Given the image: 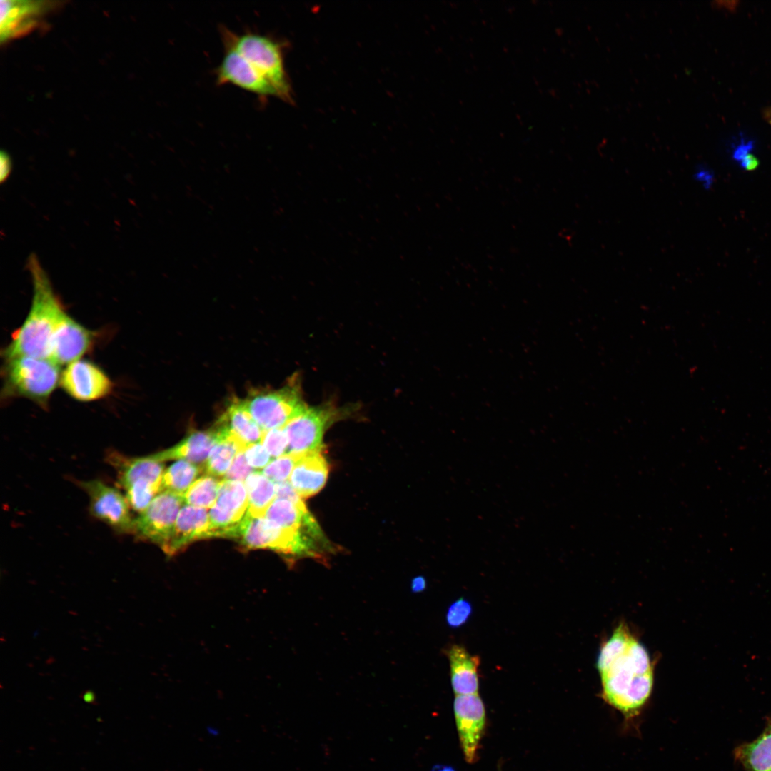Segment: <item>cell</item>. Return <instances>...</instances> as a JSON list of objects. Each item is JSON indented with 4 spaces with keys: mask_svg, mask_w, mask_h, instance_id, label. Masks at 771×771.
Listing matches in <instances>:
<instances>
[{
    "mask_svg": "<svg viewBox=\"0 0 771 771\" xmlns=\"http://www.w3.org/2000/svg\"><path fill=\"white\" fill-rule=\"evenodd\" d=\"M770 120H771V119H770Z\"/></svg>",
    "mask_w": 771,
    "mask_h": 771,
    "instance_id": "obj_36",
    "label": "cell"
},
{
    "mask_svg": "<svg viewBox=\"0 0 771 771\" xmlns=\"http://www.w3.org/2000/svg\"><path fill=\"white\" fill-rule=\"evenodd\" d=\"M328 471L321 450L300 454L288 482L301 498H309L323 488Z\"/></svg>",
    "mask_w": 771,
    "mask_h": 771,
    "instance_id": "obj_18",
    "label": "cell"
},
{
    "mask_svg": "<svg viewBox=\"0 0 771 771\" xmlns=\"http://www.w3.org/2000/svg\"><path fill=\"white\" fill-rule=\"evenodd\" d=\"M221 481L209 475L199 478L184 493V503L198 508H211L216 500Z\"/></svg>",
    "mask_w": 771,
    "mask_h": 771,
    "instance_id": "obj_27",
    "label": "cell"
},
{
    "mask_svg": "<svg viewBox=\"0 0 771 771\" xmlns=\"http://www.w3.org/2000/svg\"><path fill=\"white\" fill-rule=\"evenodd\" d=\"M29 263L34 282L32 304L3 355L4 358L26 356L49 359L51 338L65 311L38 262L33 258Z\"/></svg>",
    "mask_w": 771,
    "mask_h": 771,
    "instance_id": "obj_2",
    "label": "cell"
},
{
    "mask_svg": "<svg viewBox=\"0 0 771 771\" xmlns=\"http://www.w3.org/2000/svg\"><path fill=\"white\" fill-rule=\"evenodd\" d=\"M233 538L245 549H269L296 558L321 559L328 544L319 525L296 530L282 528L265 518H252L247 513Z\"/></svg>",
    "mask_w": 771,
    "mask_h": 771,
    "instance_id": "obj_3",
    "label": "cell"
},
{
    "mask_svg": "<svg viewBox=\"0 0 771 771\" xmlns=\"http://www.w3.org/2000/svg\"><path fill=\"white\" fill-rule=\"evenodd\" d=\"M224 51L215 72L218 85L233 84L261 97H277L268 81L243 56L231 49Z\"/></svg>",
    "mask_w": 771,
    "mask_h": 771,
    "instance_id": "obj_15",
    "label": "cell"
},
{
    "mask_svg": "<svg viewBox=\"0 0 771 771\" xmlns=\"http://www.w3.org/2000/svg\"><path fill=\"white\" fill-rule=\"evenodd\" d=\"M264 518L282 528L296 530L318 525L303 501L294 503L286 499L276 498L268 508Z\"/></svg>",
    "mask_w": 771,
    "mask_h": 771,
    "instance_id": "obj_23",
    "label": "cell"
},
{
    "mask_svg": "<svg viewBox=\"0 0 771 771\" xmlns=\"http://www.w3.org/2000/svg\"><path fill=\"white\" fill-rule=\"evenodd\" d=\"M203 469L187 460L175 462L164 470L162 491H170L183 497Z\"/></svg>",
    "mask_w": 771,
    "mask_h": 771,
    "instance_id": "obj_26",
    "label": "cell"
},
{
    "mask_svg": "<svg viewBox=\"0 0 771 771\" xmlns=\"http://www.w3.org/2000/svg\"><path fill=\"white\" fill-rule=\"evenodd\" d=\"M59 383L69 396L81 402L104 398L113 388L111 379L99 366L82 359L67 365L61 373Z\"/></svg>",
    "mask_w": 771,
    "mask_h": 771,
    "instance_id": "obj_12",
    "label": "cell"
},
{
    "mask_svg": "<svg viewBox=\"0 0 771 771\" xmlns=\"http://www.w3.org/2000/svg\"><path fill=\"white\" fill-rule=\"evenodd\" d=\"M353 410L354 407H338L332 403L308 406L283 428L288 439L287 453L303 454L321 450L326 429L348 417Z\"/></svg>",
    "mask_w": 771,
    "mask_h": 771,
    "instance_id": "obj_7",
    "label": "cell"
},
{
    "mask_svg": "<svg viewBox=\"0 0 771 771\" xmlns=\"http://www.w3.org/2000/svg\"><path fill=\"white\" fill-rule=\"evenodd\" d=\"M218 425L227 429L246 445L261 443L264 430L247 409L244 400H235L221 418Z\"/></svg>",
    "mask_w": 771,
    "mask_h": 771,
    "instance_id": "obj_22",
    "label": "cell"
},
{
    "mask_svg": "<svg viewBox=\"0 0 771 771\" xmlns=\"http://www.w3.org/2000/svg\"><path fill=\"white\" fill-rule=\"evenodd\" d=\"M453 711L465 759L475 761L486 722L485 708L478 694L455 695Z\"/></svg>",
    "mask_w": 771,
    "mask_h": 771,
    "instance_id": "obj_13",
    "label": "cell"
},
{
    "mask_svg": "<svg viewBox=\"0 0 771 771\" xmlns=\"http://www.w3.org/2000/svg\"><path fill=\"white\" fill-rule=\"evenodd\" d=\"M261 443L273 458H277L287 453L288 439L284 428L264 431Z\"/></svg>",
    "mask_w": 771,
    "mask_h": 771,
    "instance_id": "obj_29",
    "label": "cell"
},
{
    "mask_svg": "<svg viewBox=\"0 0 771 771\" xmlns=\"http://www.w3.org/2000/svg\"><path fill=\"white\" fill-rule=\"evenodd\" d=\"M220 34L224 49L235 50L261 74L276 91L277 98L293 102L292 89L286 71L283 44L268 35L253 31L237 34L222 26Z\"/></svg>",
    "mask_w": 771,
    "mask_h": 771,
    "instance_id": "obj_4",
    "label": "cell"
},
{
    "mask_svg": "<svg viewBox=\"0 0 771 771\" xmlns=\"http://www.w3.org/2000/svg\"><path fill=\"white\" fill-rule=\"evenodd\" d=\"M216 428L219 440L211 449L203 468L206 475L222 477L225 476L230 468L236 454L244 450L248 445L243 443L225 428L217 426Z\"/></svg>",
    "mask_w": 771,
    "mask_h": 771,
    "instance_id": "obj_21",
    "label": "cell"
},
{
    "mask_svg": "<svg viewBox=\"0 0 771 771\" xmlns=\"http://www.w3.org/2000/svg\"><path fill=\"white\" fill-rule=\"evenodd\" d=\"M244 403L264 431L283 428L308 407L297 381L291 382L279 390L253 393Z\"/></svg>",
    "mask_w": 771,
    "mask_h": 771,
    "instance_id": "obj_8",
    "label": "cell"
},
{
    "mask_svg": "<svg viewBox=\"0 0 771 771\" xmlns=\"http://www.w3.org/2000/svg\"><path fill=\"white\" fill-rule=\"evenodd\" d=\"M244 484L248 499L247 514L252 518H264L276 499V483L262 473L253 471L246 478Z\"/></svg>",
    "mask_w": 771,
    "mask_h": 771,
    "instance_id": "obj_25",
    "label": "cell"
},
{
    "mask_svg": "<svg viewBox=\"0 0 771 771\" xmlns=\"http://www.w3.org/2000/svg\"><path fill=\"white\" fill-rule=\"evenodd\" d=\"M183 503L181 495L167 490L160 492L148 506L133 518L131 533L161 548L170 537Z\"/></svg>",
    "mask_w": 771,
    "mask_h": 771,
    "instance_id": "obj_9",
    "label": "cell"
},
{
    "mask_svg": "<svg viewBox=\"0 0 771 771\" xmlns=\"http://www.w3.org/2000/svg\"><path fill=\"white\" fill-rule=\"evenodd\" d=\"M94 340L93 331L64 311L51 338L49 359L58 366L79 360L91 348Z\"/></svg>",
    "mask_w": 771,
    "mask_h": 771,
    "instance_id": "obj_14",
    "label": "cell"
},
{
    "mask_svg": "<svg viewBox=\"0 0 771 771\" xmlns=\"http://www.w3.org/2000/svg\"><path fill=\"white\" fill-rule=\"evenodd\" d=\"M472 605L464 598H460L453 602L448 609L446 622L453 628L461 627L470 618Z\"/></svg>",
    "mask_w": 771,
    "mask_h": 771,
    "instance_id": "obj_30",
    "label": "cell"
},
{
    "mask_svg": "<svg viewBox=\"0 0 771 771\" xmlns=\"http://www.w3.org/2000/svg\"><path fill=\"white\" fill-rule=\"evenodd\" d=\"M253 472V468L247 463L244 450H241L234 458L230 468L224 476V479L244 482L246 478Z\"/></svg>",
    "mask_w": 771,
    "mask_h": 771,
    "instance_id": "obj_32",
    "label": "cell"
},
{
    "mask_svg": "<svg viewBox=\"0 0 771 771\" xmlns=\"http://www.w3.org/2000/svg\"><path fill=\"white\" fill-rule=\"evenodd\" d=\"M450 682L455 695L478 694L480 657L471 655L464 646L451 645L446 652Z\"/></svg>",
    "mask_w": 771,
    "mask_h": 771,
    "instance_id": "obj_19",
    "label": "cell"
},
{
    "mask_svg": "<svg viewBox=\"0 0 771 771\" xmlns=\"http://www.w3.org/2000/svg\"><path fill=\"white\" fill-rule=\"evenodd\" d=\"M248 507L244 482L221 481L215 504L210 508L208 538H232Z\"/></svg>",
    "mask_w": 771,
    "mask_h": 771,
    "instance_id": "obj_10",
    "label": "cell"
},
{
    "mask_svg": "<svg viewBox=\"0 0 771 771\" xmlns=\"http://www.w3.org/2000/svg\"><path fill=\"white\" fill-rule=\"evenodd\" d=\"M426 588V580L422 576L415 578L411 583V589L414 593H420Z\"/></svg>",
    "mask_w": 771,
    "mask_h": 771,
    "instance_id": "obj_35",
    "label": "cell"
},
{
    "mask_svg": "<svg viewBox=\"0 0 771 771\" xmlns=\"http://www.w3.org/2000/svg\"><path fill=\"white\" fill-rule=\"evenodd\" d=\"M118 482L131 508L140 513L162 491L164 466L148 455L138 458L114 456Z\"/></svg>",
    "mask_w": 771,
    "mask_h": 771,
    "instance_id": "obj_6",
    "label": "cell"
},
{
    "mask_svg": "<svg viewBox=\"0 0 771 771\" xmlns=\"http://www.w3.org/2000/svg\"><path fill=\"white\" fill-rule=\"evenodd\" d=\"M300 454L286 453L271 460L262 473L275 483L286 482L298 460Z\"/></svg>",
    "mask_w": 771,
    "mask_h": 771,
    "instance_id": "obj_28",
    "label": "cell"
},
{
    "mask_svg": "<svg viewBox=\"0 0 771 771\" xmlns=\"http://www.w3.org/2000/svg\"><path fill=\"white\" fill-rule=\"evenodd\" d=\"M742 166L747 171H752L758 166L757 159L752 154L748 153L741 160Z\"/></svg>",
    "mask_w": 771,
    "mask_h": 771,
    "instance_id": "obj_34",
    "label": "cell"
},
{
    "mask_svg": "<svg viewBox=\"0 0 771 771\" xmlns=\"http://www.w3.org/2000/svg\"><path fill=\"white\" fill-rule=\"evenodd\" d=\"M89 498L91 513L120 533H131V506L118 489L99 480L80 483Z\"/></svg>",
    "mask_w": 771,
    "mask_h": 771,
    "instance_id": "obj_11",
    "label": "cell"
},
{
    "mask_svg": "<svg viewBox=\"0 0 771 771\" xmlns=\"http://www.w3.org/2000/svg\"><path fill=\"white\" fill-rule=\"evenodd\" d=\"M2 373L5 398L22 397L43 406L61 376L59 366L50 359L26 356L4 358Z\"/></svg>",
    "mask_w": 771,
    "mask_h": 771,
    "instance_id": "obj_5",
    "label": "cell"
},
{
    "mask_svg": "<svg viewBox=\"0 0 771 771\" xmlns=\"http://www.w3.org/2000/svg\"><path fill=\"white\" fill-rule=\"evenodd\" d=\"M53 6L50 1H1V41L34 30Z\"/></svg>",
    "mask_w": 771,
    "mask_h": 771,
    "instance_id": "obj_16",
    "label": "cell"
},
{
    "mask_svg": "<svg viewBox=\"0 0 771 771\" xmlns=\"http://www.w3.org/2000/svg\"><path fill=\"white\" fill-rule=\"evenodd\" d=\"M734 755L745 771H771V722L755 740L736 747Z\"/></svg>",
    "mask_w": 771,
    "mask_h": 771,
    "instance_id": "obj_24",
    "label": "cell"
},
{
    "mask_svg": "<svg viewBox=\"0 0 771 771\" xmlns=\"http://www.w3.org/2000/svg\"><path fill=\"white\" fill-rule=\"evenodd\" d=\"M208 509L185 505L181 508L170 537L161 549L166 555H173L194 541L208 538Z\"/></svg>",
    "mask_w": 771,
    "mask_h": 771,
    "instance_id": "obj_17",
    "label": "cell"
},
{
    "mask_svg": "<svg viewBox=\"0 0 771 771\" xmlns=\"http://www.w3.org/2000/svg\"><path fill=\"white\" fill-rule=\"evenodd\" d=\"M596 667L604 700L625 717L637 715L650 697L654 669L648 651L625 623L601 645Z\"/></svg>",
    "mask_w": 771,
    "mask_h": 771,
    "instance_id": "obj_1",
    "label": "cell"
},
{
    "mask_svg": "<svg viewBox=\"0 0 771 771\" xmlns=\"http://www.w3.org/2000/svg\"><path fill=\"white\" fill-rule=\"evenodd\" d=\"M1 178L3 181L4 178H6L11 170V161L8 155L5 153H1Z\"/></svg>",
    "mask_w": 771,
    "mask_h": 771,
    "instance_id": "obj_33",
    "label": "cell"
},
{
    "mask_svg": "<svg viewBox=\"0 0 771 771\" xmlns=\"http://www.w3.org/2000/svg\"><path fill=\"white\" fill-rule=\"evenodd\" d=\"M247 463L253 469L264 468L271 462V455L261 443L249 444L244 450Z\"/></svg>",
    "mask_w": 771,
    "mask_h": 771,
    "instance_id": "obj_31",
    "label": "cell"
},
{
    "mask_svg": "<svg viewBox=\"0 0 771 771\" xmlns=\"http://www.w3.org/2000/svg\"><path fill=\"white\" fill-rule=\"evenodd\" d=\"M218 440L219 435L216 428L194 432L175 446L151 455L161 463L178 459L192 463H202L206 461L211 449Z\"/></svg>",
    "mask_w": 771,
    "mask_h": 771,
    "instance_id": "obj_20",
    "label": "cell"
}]
</instances>
